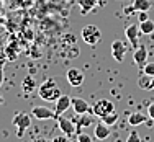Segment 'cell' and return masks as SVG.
I'll return each mask as SVG.
<instances>
[{"label":"cell","instance_id":"obj_27","mask_svg":"<svg viewBox=\"0 0 154 142\" xmlns=\"http://www.w3.org/2000/svg\"><path fill=\"white\" fill-rule=\"evenodd\" d=\"M138 20H139V21H146V20H149L148 12H138Z\"/></svg>","mask_w":154,"mask_h":142},{"label":"cell","instance_id":"obj_13","mask_svg":"<svg viewBox=\"0 0 154 142\" xmlns=\"http://www.w3.org/2000/svg\"><path fill=\"white\" fill-rule=\"evenodd\" d=\"M94 134H95V137H97L98 141H105V139H108V137H110V126H108V124H105V123L100 119V123H97V124H95Z\"/></svg>","mask_w":154,"mask_h":142},{"label":"cell","instance_id":"obj_31","mask_svg":"<svg viewBox=\"0 0 154 142\" xmlns=\"http://www.w3.org/2000/svg\"><path fill=\"white\" fill-rule=\"evenodd\" d=\"M152 90H154V77H152Z\"/></svg>","mask_w":154,"mask_h":142},{"label":"cell","instance_id":"obj_7","mask_svg":"<svg viewBox=\"0 0 154 142\" xmlns=\"http://www.w3.org/2000/svg\"><path fill=\"white\" fill-rule=\"evenodd\" d=\"M66 78H67L69 85L71 87H80L84 83V72L80 69H69L67 74H66Z\"/></svg>","mask_w":154,"mask_h":142},{"label":"cell","instance_id":"obj_18","mask_svg":"<svg viewBox=\"0 0 154 142\" xmlns=\"http://www.w3.org/2000/svg\"><path fill=\"white\" fill-rule=\"evenodd\" d=\"M98 3V0H79V5H80V12L85 15V13L92 12L94 7Z\"/></svg>","mask_w":154,"mask_h":142},{"label":"cell","instance_id":"obj_10","mask_svg":"<svg viewBox=\"0 0 154 142\" xmlns=\"http://www.w3.org/2000/svg\"><path fill=\"white\" fill-rule=\"evenodd\" d=\"M57 124H59V129L62 131V134H66V136H74L75 132V123L71 121V119L64 118V116H57Z\"/></svg>","mask_w":154,"mask_h":142},{"label":"cell","instance_id":"obj_17","mask_svg":"<svg viewBox=\"0 0 154 142\" xmlns=\"http://www.w3.org/2000/svg\"><path fill=\"white\" fill-rule=\"evenodd\" d=\"M94 113H85V114H80L82 118H79L75 121V124L77 127H87V126H90V124H94Z\"/></svg>","mask_w":154,"mask_h":142},{"label":"cell","instance_id":"obj_6","mask_svg":"<svg viewBox=\"0 0 154 142\" xmlns=\"http://www.w3.org/2000/svg\"><path fill=\"white\" fill-rule=\"evenodd\" d=\"M126 44L122 41V39H115L112 43V56L116 62H123L125 59V54H126Z\"/></svg>","mask_w":154,"mask_h":142},{"label":"cell","instance_id":"obj_20","mask_svg":"<svg viewBox=\"0 0 154 142\" xmlns=\"http://www.w3.org/2000/svg\"><path fill=\"white\" fill-rule=\"evenodd\" d=\"M23 92L26 93V95H30L33 90L36 88V82H35V78L31 77V75H28V77H25V80H23Z\"/></svg>","mask_w":154,"mask_h":142},{"label":"cell","instance_id":"obj_4","mask_svg":"<svg viewBox=\"0 0 154 142\" xmlns=\"http://www.w3.org/2000/svg\"><path fill=\"white\" fill-rule=\"evenodd\" d=\"M115 111V105L112 103L110 100H98L97 103L92 106V113H94V116H97V118H103V116H107L110 114V113H113Z\"/></svg>","mask_w":154,"mask_h":142},{"label":"cell","instance_id":"obj_24","mask_svg":"<svg viewBox=\"0 0 154 142\" xmlns=\"http://www.w3.org/2000/svg\"><path fill=\"white\" fill-rule=\"evenodd\" d=\"M77 142H94V141L89 134H79L77 136Z\"/></svg>","mask_w":154,"mask_h":142},{"label":"cell","instance_id":"obj_3","mask_svg":"<svg viewBox=\"0 0 154 142\" xmlns=\"http://www.w3.org/2000/svg\"><path fill=\"white\" fill-rule=\"evenodd\" d=\"M13 124L17 127V136L23 137L25 131L31 126V116L26 114V113H17V114L13 116Z\"/></svg>","mask_w":154,"mask_h":142},{"label":"cell","instance_id":"obj_1","mask_svg":"<svg viewBox=\"0 0 154 142\" xmlns=\"http://www.w3.org/2000/svg\"><path fill=\"white\" fill-rule=\"evenodd\" d=\"M38 95H39V98L45 100V101H56L62 95V92L59 90L57 83L54 82L53 78H48L38 87Z\"/></svg>","mask_w":154,"mask_h":142},{"label":"cell","instance_id":"obj_8","mask_svg":"<svg viewBox=\"0 0 154 142\" xmlns=\"http://www.w3.org/2000/svg\"><path fill=\"white\" fill-rule=\"evenodd\" d=\"M31 114L35 116L36 119H41V121H45V119H57L56 111H51L49 108H46V106H35L31 110Z\"/></svg>","mask_w":154,"mask_h":142},{"label":"cell","instance_id":"obj_15","mask_svg":"<svg viewBox=\"0 0 154 142\" xmlns=\"http://www.w3.org/2000/svg\"><path fill=\"white\" fill-rule=\"evenodd\" d=\"M131 7L134 8V12H148L152 7V3H151V0H134Z\"/></svg>","mask_w":154,"mask_h":142},{"label":"cell","instance_id":"obj_26","mask_svg":"<svg viewBox=\"0 0 154 142\" xmlns=\"http://www.w3.org/2000/svg\"><path fill=\"white\" fill-rule=\"evenodd\" d=\"M53 142H71V139H69V136H57V137H54Z\"/></svg>","mask_w":154,"mask_h":142},{"label":"cell","instance_id":"obj_21","mask_svg":"<svg viewBox=\"0 0 154 142\" xmlns=\"http://www.w3.org/2000/svg\"><path fill=\"white\" fill-rule=\"evenodd\" d=\"M118 113H110V114H107V116H103V118H102V121L105 123V124H108V126H113V124H116V121H118Z\"/></svg>","mask_w":154,"mask_h":142},{"label":"cell","instance_id":"obj_9","mask_svg":"<svg viewBox=\"0 0 154 142\" xmlns=\"http://www.w3.org/2000/svg\"><path fill=\"white\" fill-rule=\"evenodd\" d=\"M133 61H134V64H136L139 69H143L146 65V62H148V49H146L144 44H139L136 49H134Z\"/></svg>","mask_w":154,"mask_h":142},{"label":"cell","instance_id":"obj_16","mask_svg":"<svg viewBox=\"0 0 154 142\" xmlns=\"http://www.w3.org/2000/svg\"><path fill=\"white\" fill-rule=\"evenodd\" d=\"M138 87L141 90H152V77L143 74L141 77L138 78Z\"/></svg>","mask_w":154,"mask_h":142},{"label":"cell","instance_id":"obj_5","mask_svg":"<svg viewBox=\"0 0 154 142\" xmlns=\"http://www.w3.org/2000/svg\"><path fill=\"white\" fill-rule=\"evenodd\" d=\"M125 36H126L128 43H130L133 47H138L139 46V36H141V33H139V25H128L126 28H125Z\"/></svg>","mask_w":154,"mask_h":142},{"label":"cell","instance_id":"obj_30","mask_svg":"<svg viewBox=\"0 0 154 142\" xmlns=\"http://www.w3.org/2000/svg\"><path fill=\"white\" fill-rule=\"evenodd\" d=\"M3 105V96H0V106Z\"/></svg>","mask_w":154,"mask_h":142},{"label":"cell","instance_id":"obj_22","mask_svg":"<svg viewBox=\"0 0 154 142\" xmlns=\"http://www.w3.org/2000/svg\"><path fill=\"white\" fill-rule=\"evenodd\" d=\"M143 74L154 77V62H146V65L143 67Z\"/></svg>","mask_w":154,"mask_h":142},{"label":"cell","instance_id":"obj_28","mask_svg":"<svg viewBox=\"0 0 154 142\" xmlns=\"http://www.w3.org/2000/svg\"><path fill=\"white\" fill-rule=\"evenodd\" d=\"M148 116H149V119H152V121H154V103H151L148 106Z\"/></svg>","mask_w":154,"mask_h":142},{"label":"cell","instance_id":"obj_23","mask_svg":"<svg viewBox=\"0 0 154 142\" xmlns=\"http://www.w3.org/2000/svg\"><path fill=\"white\" fill-rule=\"evenodd\" d=\"M126 142H141V137H139V134L136 131H131L130 136L126 137Z\"/></svg>","mask_w":154,"mask_h":142},{"label":"cell","instance_id":"obj_19","mask_svg":"<svg viewBox=\"0 0 154 142\" xmlns=\"http://www.w3.org/2000/svg\"><path fill=\"white\" fill-rule=\"evenodd\" d=\"M139 33L141 34H152L154 33V21H151V20L139 21Z\"/></svg>","mask_w":154,"mask_h":142},{"label":"cell","instance_id":"obj_2","mask_svg":"<svg viewBox=\"0 0 154 142\" xmlns=\"http://www.w3.org/2000/svg\"><path fill=\"white\" fill-rule=\"evenodd\" d=\"M80 36H82L84 43L89 46H95L100 43L102 39V33L100 30H98L95 25H87V26L82 28V31H80Z\"/></svg>","mask_w":154,"mask_h":142},{"label":"cell","instance_id":"obj_25","mask_svg":"<svg viewBox=\"0 0 154 142\" xmlns=\"http://www.w3.org/2000/svg\"><path fill=\"white\" fill-rule=\"evenodd\" d=\"M3 65H5V59L0 57V87H2V83H3Z\"/></svg>","mask_w":154,"mask_h":142},{"label":"cell","instance_id":"obj_12","mask_svg":"<svg viewBox=\"0 0 154 142\" xmlns=\"http://www.w3.org/2000/svg\"><path fill=\"white\" fill-rule=\"evenodd\" d=\"M72 106V96H67V95H61L59 98L56 100V114L61 116L64 111H67L69 108Z\"/></svg>","mask_w":154,"mask_h":142},{"label":"cell","instance_id":"obj_29","mask_svg":"<svg viewBox=\"0 0 154 142\" xmlns=\"http://www.w3.org/2000/svg\"><path fill=\"white\" fill-rule=\"evenodd\" d=\"M33 142H49V141H46V139H36V141H33Z\"/></svg>","mask_w":154,"mask_h":142},{"label":"cell","instance_id":"obj_11","mask_svg":"<svg viewBox=\"0 0 154 142\" xmlns=\"http://www.w3.org/2000/svg\"><path fill=\"white\" fill-rule=\"evenodd\" d=\"M72 108H74L75 114H85V113H92V106L87 103L84 98L72 96Z\"/></svg>","mask_w":154,"mask_h":142},{"label":"cell","instance_id":"obj_32","mask_svg":"<svg viewBox=\"0 0 154 142\" xmlns=\"http://www.w3.org/2000/svg\"><path fill=\"white\" fill-rule=\"evenodd\" d=\"M98 2H100V0H98Z\"/></svg>","mask_w":154,"mask_h":142},{"label":"cell","instance_id":"obj_14","mask_svg":"<svg viewBox=\"0 0 154 142\" xmlns=\"http://www.w3.org/2000/svg\"><path fill=\"white\" fill-rule=\"evenodd\" d=\"M148 118H149V116H148V114H144V113H141V111H134V113H131V114L128 116V124L133 126V127L141 126V124H144V123L148 121Z\"/></svg>","mask_w":154,"mask_h":142}]
</instances>
